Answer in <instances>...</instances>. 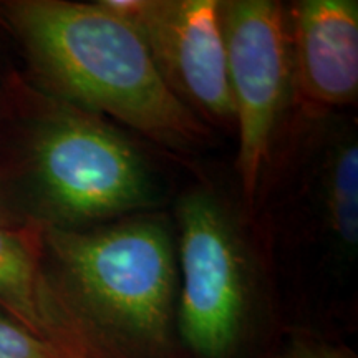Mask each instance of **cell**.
I'll return each instance as SVG.
<instances>
[{"label": "cell", "mask_w": 358, "mask_h": 358, "mask_svg": "<svg viewBox=\"0 0 358 358\" xmlns=\"http://www.w3.org/2000/svg\"><path fill=\"white\" fill-rule=\"evenodd\" d=\"M307 116V115H306ZM303 192L330 261L350 266L358 254L357 124L334 116H307Z\"/></svg>", "instance_id": "ba28073f"}, {"label": "cell", "mask_w": 358, "mask_h": 358, "mask_svg": "<svg viewBox=\"0 0 358 358\" xmlns=\"http://www.w3.org/2000/svg\"><path fill=\"white\" fill-rule=\"evenodd\" d=\"M12 129L0 182L20 222L82 229L150 213L159 185L141 151L101 116L34 85H10Z\"/></svg>", "instance_id": "3957f363"}, {"label": "cell", "mask_w": 358, "mask_h": 358, "mask_svg": "<svg viewBox=\"0 0 358 358\" xmlns=\"http://www.w3.org/2000/svg\"><path fill=\"white\" fill-rule=\"evenodd\" d=\"M280 358H357L345 347L317 338H297Z\"/></svg>", "instance_id": "8fae6325"}, {"label": "cell", "mask_w": 358, "mask_h": 358, "mask_svg": "<svg viewBox=\"0 0 358 358\" xmlns=\"http://www.w3.org/2000/svg\"><path fill=\"white\" fill-rule=\"evenodd\" d=\"M0 20L42 92L163 148L192 151L211 140V128L161 80L136 30L98 2L7 0Z\"/></svg>", "instance_id": "6da1fadb"}, {"label": "cell", "mask_w": 358, "mask_h": 358, "mask_svg": "<svg viewBox=\"0 0 358 358\" xmlns=\"http://www.w3.org/2000/svg\"><path fill=\"white\" fill-rule=\"evenodd\" d=\"M0 308L38 337L93 358L45 272L37 224H0Z\"/></svg>", "instance_id": "9c48e42d"}, {"label": "cell", "mask_w": 358, "mask_h": 358, "mask_svg": "<svg viewBox=\"0 0 358 358\" xmlns=\"http://www.w3.org/2000/svg\"><path fill=\"white\" fill-rule=\"evenodd\" d=\"M294 100L302 113L329 115L358 96L357 0H301L287 13Z\"/></svg>", "instance_id": "52a82bcc"}, {"label": "cell", "mask_w": 358, "mask_h": 358, "mask_svg": "<svg viewBox=\"0 0 358 358\" xmlns=\"http://www.w3.org/2000/svg\"><path fill=\"white\" fill-rule=\"evenodd\" d=\"M174 214L176 337L194 358H232L249 332L257 250L232 206L211 187L182 192Z\"/></svg>", "instance_id": "277c9868"}, {"label": "cell", "mask_w": 358, "mask_h": 358, "mask_svg": "<svg viewBox=\"0 0 358 358\" xmlns=\"http://www.w3.org/2000/svg\"><path fill=\"white\" fill-rule=\"evenodd\" d=\"M0 358H80L48 342L0 308Z\"/></svg>", "instance_id": "30bf717a"}, {"label": "cell", "mask_w": 358, "mask_h": 358, "mask_svg": "<svg viewBox=\"0 0 358 358\" xmlns=\"http://www.w3.org/2000/svg\"><path fill=\"white\" fill-rule=\"evenodd\" d=\"M221 22L239 140L236 169L245 213L254 214L277 133L294 101L287 10L272 0H221Z\"/></svg>", "instance_id": "5b68a950"}, {"label": "cell", "mask_w": 358, "mask_h": 358, "mask_svg": "<svg viewBox=\"0 0 358 358\" xmlns=\"http://www.w3.org/2000/svg\"><path fill=\"white\" fill-rule=\"evenodd\" d=\"M40 236L45 272L93 358L173 357L179 274L168 216L40 227Z\"/></svg>", "instance_id": "7a4b0ae2"}, {"label": "cell", "mask_w": 358, "mask_h": 358, "mask_svg": "<svg viewBox=\"0 0 358 358\" xmlns=\"http://www.w3.org/2000/svg\"><path fill=\"white\" fill-rule=\"evenodd\" d=\"M136 30L161 80L208 128L236 129L221 0H98Z\"/></svg>", "instance_id": "8992f818"}, {"label": "cell", "mask_w": 358, "mask_h": 358, "mask_svg": "<svg viewBox=\"0 0 358 358\" xmlns=\"http://www.w3.org/2000/svg\"><path fill=\"white\" fill-rule=\"evenodd\" d=\"M0 224H3V226H19V222L13 221V219L3 211L2 206H0Z\"/></svg>", "instance_id": "7c38bea8"}]
</instances>
